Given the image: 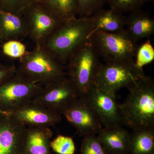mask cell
<instances>
[{"label":"cell","instance_id":"1","mask_svg":"<svg viewBox=\"0 0 154 154\" xmlns=\"http://www.w3.org/2000/svg\"><path fill=\"white\" fill-rule=\"evenodd\" d=\"M129 91L119 110L123 124L133 131L154 130V81L145 75L127 88Z\"/></svg>","mask_w":154,"mask_h":154},{"label":"cell","instance_id":"2","mask_svg":"<svg viewBox=\"0 0 154 154\" xmlns=\"http://www.w3.org/2000/svg\"><path fill=\"white\" fill-rule=\"evenodd\" d=\"M91 26V17L67 20L41 45L60 63L66 64L75 50L88 40Z\"/></svg>","mask_w":154,"mask_h":154},{"label":"cell","instance_id":"3","mask_svg":"<svg viewBox=\"0 0 154 154\" xmlns=\"http://www.w3.org/2000/svg\"><path fill=\"white\" fill-rule=\"evenodd\" d=\"M19 60L17 72L42 85L66 76L65 66L41 45L27 51Z\"/></svg>","mask_w":154,"mask_h":154},{"label":"cell","instance_id":"4","mask_svg":"<svg viewBox=\"0 0 154 154\" xmlns=\"http://www.w3.org/2000/svg\"><path fill=\"white\" fill-rule=\"evenodd\" d=\"M95 48L87 40L75 50L65 67L66 76L79 94L85 96L94 85L97 71L101 63Z\"/></svg>","mask_w":154,"mask_h":154},{"label":"cell","instance_id":"5","mask_svg":"<svg viewBox=\"0 0 154 154\" xmlns=\"http://www.w3.org/2000/svg\"><path fill=\"white\" fill-rule=\"evenodd\" d=\"M88 40L105 62H119L134 60L137 49L125 28L115 33L97 31Z\"/></svg>","mask_w":154,"mask_h":154},{"label":"cell","instance_id":"6","mask_svg":"<svg viewBox=\"0 0 154 154\" xmlns=\"http://www.w3.org/2000/svg\"><path fill=\"white\" fill-rule=\"evenodd\" d=\"M143 69L135 60L101 63L96 73L94 85L103 91L116 94L122 88H127L145 75Z\"/></svg>","mask_w":154,"mask_h":154},{"label":"cell","instance_id":"7","mask_svg":"<svg viewBox=\"0 0 154 154\" xmlns=\"http://www.w3.org/2000/svg\"><path fill=\"white\" fill-rule=\"evenodd\" d=\"M42 86L17 71L14 76L0 86V112H11L31 102Z\"/></svg>","mask_w":154,"mask_h":154},{"label":"cell","instance_id":"8","mask_svg":"<svg viewBox=\"0 0 154 154\" xmlns=\"http://www.w3.org/2000/svg\"><path fill=\"white\" fill-rule=\"evenodd\" d=\"M26 24L28 36L36 45H42L64 22L41 2L33 3L20 13Z\"/></svg>","mask_w":154,"mask_h":154},{"label":"cell","instance_id":"9","mask_svg":"<svg viewBox=\"0 0 154 154\" xmlns=\"http://www.w3.org/2000/svg\"><path fill=\"white\" fill-rule=\"evenodd\" d=\"M80 96L76 88L65 76L42 85L31 102L60 113Z\"/></svg>","mask_w":154,"mask_h":154},{"label":"cell","instance_id":"10","mask_svg":"<svg viewBox=\"0 0 154 154\" xmlns=\"http://www.w3.org/2000/svg\"><path fill=\"white\" fill-rule=\"evenodd\" d=\"M60 114L74 127L80 135H96L103 128L96 113L84 96L73 101Z\"/></svg>","mask_w":154,"mask_h":154},{"label":"cell","instance_id":"11","mask_svg":"<svg viewBox=\"0 0 154 154\" xmlns=\"http://www.w3.org/2000/svg\"><path fill=\"white\" fill-rule=\"evenodd\" d=\"M94 110L103 126L123 124L116 94L94 85L83 96Z\"/></svg>","mask_w":154,"mask_h":154},{"label":"cell","instance_id":"12","mask_svg":"<svg viewBox=\"0 0 154 154\" xmlns=\"http://www.w3.org/2000/svg\"><path fill=\"white\" fill-rule=\"evenodd\" d=\"M26 127L49 128L60 123V113L42 105L30 102L15 110L6 113Z\"/></svg>","mask_w":154,"mask_h":154},{"label":"cell","instance_id":"13","mask_svg":"<svg viewBox=\"0 0 154 154\" xmlns=\"http://www.w3.org/2000/svg\"><path fill=\"white\" fill-rule=\"evenodd\" d=\"M27 127L12 116L0 112V154H21Z\"/></svg>","mask_w":154,"mask_h":154},{"label":"cell","instance_id":"14","mask_svg":"<svg viewBox=\"0 0 154 154\" xmlns=\"http://www.w3.org/2000/svg\"><path fill=\"white\" fill-rule=\"evenodd\" d=\"M97 138L108 154H127L130 152V134L121 125L104 127Z\"/></svg>","mask_w":154,"mask_h":154},{"label":"cell","instance_id":"15","mask_svg":"<svg viewBox=\"0 0 154 154\" xmlns=\"http://www.w3.org/2000/svg\"><path fill=\"white\" fill-rule=\"evenodd\" d=\"M52 136L49 128L27 127L21 154H51L50 139Z\"/></svg>","mask_w":154,"mask_h":154},{"label":"cell","instance_id":"16","mask_svg":"<svg viewBox=\"0 0 154 154\" xmlns=\"http://www.w3.org/2000/svg\"><path fill=\"white\" fill-rule=\"evenodd\" d=\"M91 30L88 38L97 31L119 32L124 30L126 25V17L112 9L102 8L91 16Z\"/></svg>","mask_w":154,"mask_h":154},{"label":"cell","instance_id":"17","mask_svg":"<svg viewBox=\"0 0 154 154\" xmlns=\"http://www.w3.org/2000/svg\"><path fill=\"white\" fill-rule=\"evenodd\" d=\"M125 29L133 41L137 43L143 38H149L153 34L154 19L146 11H135L126 17Z\"/></svg>","mask_w":154,"mask_h":154},{"label":"cell","instance_id":"18","mask_svg":"<svg viewBox=\"0 0 154 154\" xmlns=\"http://www.w3.org/2000/svg\"><path fill=\"white\" fill-rule=\"evenodd\" d=\"M0 31L4 42L19 40L28 36L26 24L22 15L0 9Z\"/></svg>","mask_w":154,"mask_h":154},{"label":"cell","instance_id":"19","mask_svg":"<svg viewBox=\"0 0 154 154\" xmlns=\"http://www.w3.org/2000/svg\"><path fill=\"white\" fill-rule=\"evenodd\" d=\"M154 130L133 131L130 135L131 154H154Z\"/></svg>","mask_w":154,"mask_h":154},{"label":"cell","instance_id":"20","mask_svg":"<svg viewBox=\"0 0 154 154\" xmlns=\"http://www.w3.org/2000/svg\"><path fill=\"white\" fill-rule=\"evenodd\" d=\"M40 2L51 13L63 21L77 17V0H41Z\"/></svg>","mask_w":154,"mask_h":154},{"label":"cell","instance_id":"21","mask_svg":"<svg viewBox=\"0 0 154 154\" xmlns=\"http://www.w3.org/2000/svg\"><path fill=\"white\" fill-rule=\"evenodd\" d=\"M150 0H106L110 9L118 13H131L142 10Z\"/></svg>","mask_w":154,"mask_h":154},{"label":"cell","instance_id":"22","mask_svg":"<svg viewBox=\"0 0 154 154\" xmlns=\"http://www.w3.org/2000/svg\"><path fill=\"white\" fill-rule=\"evenodd\" d=\"M78 14L79 18L91 17L103 8L106 0H77Z\"/></svg>","mask_w":154,"mask_h":154},{"label":"cell","instance_id":"23","mask_svg":"<svg viewBox=\"0 0 154 154\" xmlns=\"http://www.w3.org/2000/svg\"><path fill=\"white\" fill-rule=\"evenodd\" d=\"M50 146L58 154H75L74 142L69 137L59 135L52 141L50 142Z\"/></svg>","mask_w":154,"mask_h":154},{"label":"cell","instance_id":"24","mask_svg":"<svg viewBox=\"0 0 154 154\" xmlns=\"http://www.w3.org/2000/svg\"><path fill=\"white\" fill-rule=\"evenodd\" d=\"M135 57L136 64L141 69L153 62L154 60V49L149 40L148 39L137 48Z\"/></svg>","mask_w":154,"mask_h":154},{"label":"cell","instance_id":"25","mask_svg":"<svg viewBox=\"0 0 154 154\" xmlns=\"http://www.w3.org/2000/svg\"><path fill=\"white\" fill-rule=\"evenodd\" d=\"M84 137L80 154H108L96 135H88Z\"/></svg>","mask_w":154,"mask_h":154},{"label":"cell","instance_id":"26","mask_svg":"<svg viewBox=\"0 0 154 154\" xmlns=\"http://www.w3.org/2000/svg\"><path fill=\"white\" fill-rule=\"evenodd\" d=\"M41 0H0V9L3 11L19 14L28 6Z\"/></svg>","mask_w":154,"mask_h":154},{"label":"cell","instance_id":"27","mask_svg":"<svg viewBox=\"0 0 154 154\" xmlns=\"http://www.w3.org/2000/svg\"><path fill=\"white\" fill-rule=\"evenodd\" d=\"M3 54L12 58L19 59L26 53V46L19 40H11L5 42L2 46Z\"/></svg>","mask_w":154,"mask_h":154},{"label":"cell","instance_id":"28","mask_svg":"<svg viewBox=\"0 0 154 154\" xmlns=\"http://www.w3.org/2000/svg\"><path fill=\"white\" fill-rule=\"evenodd\" d=\"M17 67L14 64H5L0 62V86L16 74Z\"/></svg>","mask_w":154,"mask_h":154},{"label":"cell","instance_id":"29","mask_svg":"<svg viewBox=\"0 0 154 154\" xmlns=\"http://www.w3.org/2000/svg\"><path fill=\"white\" fill-rule=\"evenodd\" d=\"M4 42V38H3L2 35V33H1V31H0V44L2 43V42Z\"/></svg>","mask_w":154,"mask_h":154}]
</instances>
